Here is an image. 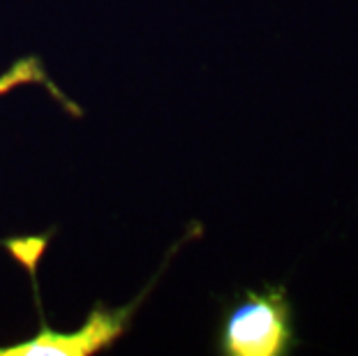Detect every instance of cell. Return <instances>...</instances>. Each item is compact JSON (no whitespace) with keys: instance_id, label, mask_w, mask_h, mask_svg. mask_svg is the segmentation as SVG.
I'll use <instances>...</instances> for the list:
<instances>
[{"instance_id":"3","label":"cell","mask_w":358,"mask_h":356,"mask_svg":"<svg viewBox=\"0 0 358 356\" xmlns=\"http://www.w3.org/2000/svg\"><path fill=\"white\" fill-rule=\"evenodd\" d=\"M26 83H47L49 86L40 58L30 56V58L19 60V63H14L10 70L0 77V95L10 93V90L17 86H26Z\"/></svg>"},{"instance_id":"2","label":"cell","mask_w":358,"mask_h":356,"mask_svg":"<svg viewBox=\"0 0 358 356\" xmlns=\"http://www.w3.org/2000/svg\"><path fill=\"white\" fill-rule=\"evenodd\" d=\"M141 301V299H139ZM136 301V303H139ZM136 303L123 308H104L97 303L83 327L72 333H60L42 324V331L24 343L0 347V356H90L111 347L123 336Z\"/></svg>"},{"instance_id":"4","label":"cell","mask_w":358,"mask_h":356,"mask_svg":"<svg viewBox=\"0 0 358 356\" xmlns=\"http://www.w3.org/2000/svg\"><path fill=\"white\" fill-rule=\"evenodd\" d=\"M5 245L12 250L14 259L26 264V269L35 276L37 259H40L42 250H44V245H47V238H19V241H7Z\"/></svg>"},{"instance_id":"1","label":"cell","mask_w":358,"mask_h":356,"mask_svg":"<svg viewBox=\"0 0 358 356\" xmlns=\"http://www.w3.org/2000/svg\"><path fill=\"white\" fill-rule=\"evenodd\" d=\"M296 345L294 306L282 285L245 290L224 310L217 331V352L224 356H287Z\"/></svg>"}]
</instances>
